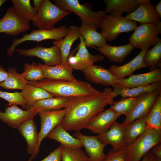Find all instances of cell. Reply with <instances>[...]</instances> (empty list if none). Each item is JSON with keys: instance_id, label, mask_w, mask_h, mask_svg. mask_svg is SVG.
Returning a JSON list of instances; mask_svg holds the SVG:
<instances>
[{"instance_id": "ba28073f", "label": "cell", "mask_w": 161, "mask_h": 161, "mask_svg": "<svg viewBox=\"0 0 161 161\" xmlns=\"http://www.w3.org/2000/svg\"><path fill=\"white\" fill-rule=\"evenodd\" d=\"M80 43L69 54L66 63L73 69L83 71L98 61H103L104 56L100 54L90 53L86 47L83 37H79Z\"/></svg>"}, {"instance_id": "83f0119b", "label": "cell", "mask_w": 161, "mask_h": 161, "mask_svg": "<svg viewBox=\"0 0 161 161\" xmlns=\"http://www.w3.org/2000/svg\"><path fill=\"white\" fill-rule=\"evenodd\" d=\"M20 93L25 101L26 110L33 108L39 100L53 97L44 89L30 84H28Z\"/></svg>"}, {"instance_id": "e0dca14e", "label": "cell", "mask_w": 161, "mask_h": 161, "mask_svg": "<svg viewBox=\"0 0 161 161\" xmlns=\"http://www.w3.org/2000/svg\"><path fill=\"white\" fill-rule=\"evenodd\" d=\"M124 17L128 20L138 22L140 24L156 25L160 22L161 18L150 0L140 4L133 12L127 15Z\"/></svg>"}, {"instance_id": "cb8c5ba5", "label": "cell", "mask_w": 161, "mask_h": 161, "mask_svg": "<svg viewBox=\"0 0 161 161\" xmlns=\"http://www.w3.org/2000/svg\"><path fill=\"white\" fill-rule=\"evenodd\" d=\"M130 42L120 46H112L108 44L100 47H94L95 49L103 55L107 57L112 62L117 64L123 62L134 48Z\"/></svg>"}, {"instance_id": "d4e9b609", "label": "cell", "mask_w": 161, "mask_h": 161, "mask_svg": "<svg viewBox=\"0 0 161 161\" xmlns=\"http://www.w3.org/2000/svg\"><path fill=\"white\" fill-rule=\"evenodd\" d=\"M34 118H31L24 121L17 128L27 143V153L31 155L37 147L38 140V133Z\"/></svg>"}, {"instance_id": "f1b7e54d", "label": "cell", "mask_w": 161, "mask_h": 161, "mask_svg": "<svg viewBox=\"0 0 161 161\" xmlns=\"http://www.w3.org/2000/svg\"><path fill=\"white\" fill-rule=\"evenodd\" d=\"M46 137L58 142L64 146L72 148H81L83 146L81 141L71 135L60 123L52 130Z\"/></svg>"}, {"instance_id": "ffe728a7", "label": "cell", "mask_w": 161, "mask_h": 161, "mask_svg": "<svg viewBox=\"0 0 161 161\" xmlns=\"http://www.w3.org/2000/svg\"><path fill=\"white\" fill-rule=\"evenodd\" d=\"M85 78L93 83L108 86L116 84L117 79L109 69L93 65L83 71Z\"/></svg>"}, {"instance_id": "b9f144b4", "label": "cell", "mask_w": 161, "mask_h": 161, "mask_svg": "<svg viewBox=\"0 0 161 161\" xmlns=\"http://www.w3.org/2000/svg\"><path fill=\"white\" fill-rule=\"evenodd\" d=\"M103 161H125L123 150L115 151L112 149Z\"/></svg>"}, {"instance_id": "5b68a950", "label": "cell", "mask_w": 161, "mask_h": 161, "mask_svg": "<svg viewBox=\"0 0 161 161\" xmlns=\"http://www.w3.org/2000/svg\"><path fill=\"white\" fill-rule=\"evenodd\" d=\"M71 13L61 9L49 0H43L32 21L39 30H50L54 28L56 23Z\"/></svg>"}, {"instance_id": "ab89813d", "label": "cell", "mask_w": 161, "mask_h": 161, "mask_svg": "<svg viewBox=\"0 0 161 161\" xmlns=\"http://www.w3.org/2000/svg\"><path fill=\"white\" fill-rule=\"evenodd\" d=\"M0 97L7 101L8 104L21 106L26 109V105L24 100L20 92H9L0 90Z\"/></svg>"}, {"instance_id": "1f68e13d", "label": "cell", "mask_w": 161, "mask_h": 161, "mask_svg": "<svg viewBox=\"0 0 161 161\" xmlns=\"http://www.w3.org/2000/svg\"><path fill=\"white\" fill-rule=\"evenodd\" d=\"M8 75L4 82L0 84L1 87L7 90H23L28 84L27 80L21 73H18L14 67H9L7 71Z\"/></svg>"}, {"instance_id": "8fae6325", "label": "cell", "mask_w": 161, "mask_h": 161, "mask_svg": "<svg viewBox=\"0 0 161 161\" xmlns=\"http://www.w3.org/2000/svg\"><path fill=\"white\" fill-rule=\"evenodd\" d=\"M15 51L21 55L37 57L47 66H53L61 63V51L59 47L55 45L49 47L39 45L28 49L17 48Z\"/></svg>"}, {"instance_id": "7a4b0ae2", "label": "cell", "mask_w": 161, "mask_h": 161, "mask_svg": "<svg viewBox=\"0 0 161 161\" xmlns=\"http://www.w3.org/2000/svg\"><path fill=\"white\" fill-rule=\"evenodd\" d=\"M28 84L45 89L53 97L68 98L100 94V92L87 82L76 79L61 80L44 78L38 82L28 81Z\"/></svg>"}, {"instance_id": "c3c4849f", "label": "cell", "mask_w": 161, "mask_h": 161, "mask_svg": "<svg viewBox=\"0 0 161 161\" xmlns=\"http://www.w3.org/2000/svg\"><path fill=\"white\" fill-rule=\"evenodd\" d=\"M156 27L159 34H161V21L156 25Z\"/></svg>"}, {"instance_id": "5bb4252c", "label": "cell", "mask_w": 161, "mask_h": 161, "mask_svg": "<svg viewBox=\"0 0 161 161\" xmlns=\"http://www.w3.org/2000/svg\"><path fill=\"white\" fill-rule=\"evenodd\" d=\"M30 28L29 23L18 17L12 7H9L5 14L0 19V33L17 35Z\"/></svg>"}, {"instance_id": "4316f807", "label": "cell", "mask_w": 161, "mask_h": 161, "mask_svg": "<svg viewBox=\"0 0 161 161\" xmlns=\"http://www.w3.org/2000/svg\"><path fill=\"white\" fill-rule=\"evenodd\" d=\"M79 27L80 35L86 47H100L108 44L103 34L97 31L93 27L82 24Z\"/></svg>"}, {"instance_id": "d6a6232c", "label": "cell", "mask_w": 161, "mask_h": 161, "mask_svg": "<svg viewBox=\"0 0 161 161\" xmlns=\"http://www.w3.org/2000/svg\"><path fill=\"white\" fill-rule=\"evenodd\" d=\"M69 98L53 97L37 101L33 107L36 109L38 113L43 111H50L66 108Z\"/></svg>"}, {"instance_id": "3957f363", "label": "cell", "mask_w": 161, "mask_h": 161, "mask_svg": "<svg viewBox=\"0 0 161 161\" xmlns=\"http://www.w3.org/2000/svg\"><path fill=\"white\" fill-rule=\"evenodd\" d=\"M55 4L61 9L72 12L80 18L82 24L91 26L97 30L100 28L106 13L105 10H92L89 3L80 4L78 0H54Z\"/></svg>"}, {"instance_id": "8992f818", "label": "cell", "mask_w": 161, "mask_h": 161, "mask_svg": "<svg viewBox=\"0 0 161 161\" xmlns=\"http://www.w3.org/2000/svg\"><path fill=\"white\" fill-rule=\"evenodd\" d=\"M68 31V27L64 25L50 30H33L29 34L23 35L20 38H16L13 39L11 46L7 50V54L9 56H12L17 46L27 41H36L37 42L46 40L59 41L67 35Z\"/></svg>"}, {"instance_id": "7bdbcfd3", "label": "cell", "mask_w": 161, "mask_h": 161, "mask_svg": "<svg viewBox=\"0 0 161 161\" xmlns=\"http://www.w3.org/2000/svg\"><path fill=\"white\" fill-rule=\"evenodd\" d=\"M151 151L154 154L157 158H161V143L154 146Z\"/></svg>"}, {"instance_id": "2e32d148", "label": "cell", "mask_w": 161, "mask_h": 161, "mask_svg": "<svg viewBox=\"0 0 161 161\" xmlns=\"http://www.w3.org/2000/svg\"><path fill=\"white\" fill-rule=\"evenodd\" d=\"M161 81V69L157 68L147 73L132 75L128 78L117 79L116 84L124 88L148 86Z\"/></svg>"}, {"instance_id": "e575fe53", "label": "cell", "mask_w": 161, "mask_h": 161, "mask_svg": "<svg viewBox=\"0 0 161 161\" xmlns=\"http://www.w3.org/2000/svg\"><path fill=\"white\" fill-rule=\"evenodd\" d=\"M147 129L161 132V94L146 116Z\"/></svg>"}, {"instance_id": "484cf974", "label": "cell", "mask_w": 161, "mask_h": 161, "mask_svg": "<svg viewBox=\"0 0 161 161\" xmlns=\"http://www.w3.org/2000/svg\"><path fill=\"white\" fill-rule=\"evenodd\" d=\"M68 29L67 35L63 39L59 41H54L52 42L54 45H57L60 49L61 63H66L67 58L72 44L81 35L79 27L71 25L68 27Z\"/></svg>"}, {"instance_id": "4fadbf2b", "label": "cell", "mask_w": 161, "mask_h": 161, "mask_svg": "<svg viewBox=\"0 0 161 161\" xmlns=\"http://www.w3.org/2000/svg\"><path fill=\"white\" fill-rule=\"evenodd\" d=\"M38 113L34 107L25 110L13 104L6 107L4 112L0 111V120L13 129H17L23 122Z\"/></svg>"}, {"instance_id": "f907efd6", "label": "cell", "mask_w": 161, "mask_h": 161, "mask_svg": "<svg viewBox=\"0 0 161 161\" xmlns=\"http://www.w3.org/2000/svg\"><path fill=\"white\" fill-rule=\"evenodd\" d=\"M157 161H161V158H157Z\"/></svg>"}, {"instance_id": "ac0fdd59", "label": "cell", "mask_w": 161, "mask_h": 161, "mask_svg": "<svg viewBox=\"0 0 161 161\" xmlns=\"http://www.w3.org/2000/svg\"><path fill=\"white\" fill-rule=\"evenodd\" d=\"M120 116L109 108L93 118L85 129L98 135L102 134L110 129Z\"/></svg>"}, {"instance_id": "30bf717a", "label": "cell", "mask_w": 161, "mask_h": 161, "mask_svg": "<svg viewBox=\"0 0 161 161\" xmlns=\"http://www.w3.org/2000/svg\"><path fill=\"white\" fill-rule=\"evenodd\" d=\"M159 34L156 24H140L134 30L129 40L134 48L141 50L148 49L161 40Z\"/></svg>"}, {"instance_id": "74e56055", "label": "cell", "mask_w": 161, "mask_h": 161, "mask_svg": "<svg viewBox=\"0 0 161 161\" xmlns=\"http://www.w3.org/2000/svg\"><path fill=\"white\" fill-rule=\"evenodd\" d=\"M21 73L28 81L38 82L45 78L42 69L34 62L31 64L25 63L24 71Z\"/></svg>"}, {"instance_id": "8d00e7d4", "label": "cell", "mask_w": 161, "mask_h": 161, "mask_svg": "<svg viewBox=\"0 0 161 161\" xmlns=\"http://www.w3.org/2000/svg\"><path fill=\"white\" fill-rule=\"evenodd\" d=\"M161 58V40L151 49H147L144 54L143 61L147 67H149L150 71L157 68Z\"/></svg>"}, {"instance_id": "9a60e30c", "label": "cell", "mask_w": 161, "mask_h": 161, "mask_svg": "<svg viewBox=\"0 0 161 161\" xmlns=\"http://www.w3.org/2000/svg\"><path fill=\"white\" fill-rule=\"evenodd\" d=\"M73 136L81 141L90 161H103L106 157L104 150L106 145L98 139L97 135H85L79 131Z\"/></svg>"}, {"instance_id": "d6986e66", "label": "cell", "mask_w": 161, "mask_h": 161, "mask_svg": "<svg viewBox=\"0 0 161 161\" xmlns=\"http://www.w3.org/2000/svg\"><path fill=\"white\" fill-rule=\"evenodd\" d=\"M125 127L116 122L104 133L97 135L98 139L106 145L109 144L115 151L123 150L126 146L125 138Z\"/></svg>"}, {"instance_id": "bcb514c9", "label": "cell", "mask_w": 161, "mask_h": 161, "mask_svg": "<svg viewBox=\"0 0 161 161\" xmlns=\"http://www.w3.org/2000/svg\"><path fill=\"white\" fill-rule=\"evenodd\" d=\"M43 0H33V7L37 12L39 9Z\"/></svg>"}, {"instance_id": "60d3db41", "label": "cell", "mask_w": 161, "mask_h": 161, "mask_svg": "<svg viewBox=\"0 0 161 161\" xmlns=\"http://www.w3.org/2000/svg\"><path fill=\"white\" fill-rule=\"evenodd\" d=\"M64 146L61 145L48 155L40 161H61L63 153Z\"/></svg>"}, {"instance_id": "681fc988", "label": "cell", "mask_w": 161, "mask_h": 161, "mask_svg": "<svg viewBox=\"0 0 161 161\" xmlns=\"http://www.w3.org/2000/svg\"><path fill=\"white\" fill-rule=\"evenodd\" d=\"M7 1L6 0H0V7Z\"/></svg>"}, {"instance_id": "52a82bcc", "label": "cell", "mask_w": 161, "mask_h": 161, "mask_svg": "<svg viewBox=\"0 0 161 161\" xmlns=\"http://www.w3.org/2000/svg\"><path fill=\"white\" fill-rule=\"evenodd\" d=\"M137 26V22L128 20L122 16L114 17L106 14L100 28L106 41H112L120 33L134 30Z\"/></svg>"}, {"instance_id": "44dd1931", "label": "cell", "mask_w": 161, "mask_h": 161, "mask_svg": "<svg viewBox=\"0 0 161 161\" xmlns=\"http://www.w3.org/2000/svg\"><path fill=\"white\" fill-rule=\"evenodd\" d=\"M150 0H104L106 13L114 17L122 16L124 12L128 15L133 12L140 4Z\"/></svg>"}, {"instance_id": "f6af8a7d", "label": "cell", "mask_w": 161, "mask_h": 161, "mask_svg": "<svg viewBox=\"0 0 161 161\" xmlns=\"http://www.w3.org/2000/svg\"><path fill=\"white\" fill-rule=\"evenodd\" d=\"M8 75L7 71L0 65V84L6 79Z\"/></svg>"}, {"instance_id": "9c48e42d", "label": "cell", "mask_w": 161, "mask_h": 161, "mask_svg": "<svg viewBox=\"0 0 161 161\" xmlns=\"http://www.w3.org/2000/svg\"><path fill=\"white\" fill-rule=\"evenodd\" d=\"M66 111L67 109L64 108L38 113L40 119L41 129L38 133V143L34 152L27 161H32L37 156L42 141L52 130L61 123Z\"/></svg>"}, {"instance_id": "f546056e", "label": "cell", "mask_w": 161, "mask_h": 161, "mask_svg": "<svg viewBox=\"0 0 161 161\" xmlns=\"http://www.w3.org/2000/svg\"><path fill=\"white\" fill-rule=\"evenodd\" d=\"M112 86L113 92L116 97L120 95L122 98L137 97L145 93L161 89V81L157 82L148 86L132 88L121 87L116 84Z\"/></svg>"}, {"instance_id": "277c9868", "label": "cell", "mask_w": 161, "mask_h": 161, "mask_svg": "<svg viewBox=\"0 0 161 161\" xmlns=\"http://www.w3.org/2000/svg\"><path fill=\"white\" fill-rule=\"evenodd\" d=\"M161 132L147 129L123 150L125 161H140L154 146L161 143Z\"/></svg>"}, {"instance_id": "4dcf8cb0", "label": "cell", "mask_w": 161, "mask_h": 161, "mask_svg": "<svg viewBox=\"0 0 161 161\" xmlns=\"http://www.w3.org/2000/svg\"><path fill=\"white\" fill-rule=\"evenodd\" d=\"M146 116L136 119L125 127V138L126 145L131 143L147 130Z\"/></svg>"}, {"instance_id": "7dc6e473", "label": "cell", "mask_w": 161, "mask_h": 161, "mask_svg": "<svg viewBox=\"0 0 161 161\" xmlns=\"http://www.w3.org/2000/svg\"><path fill=\"white\" fill-rule=\"evenodd\" d=\"M155 10L161 17V1L160 0L159 3L155 7Z\"/></svg>"}, {"instance_id": "ee69618b", "label": "cell", "mask_w": 161, "mask_h": 161, "mask_svg": "<svg viewBox=\"0 0 161 161\" xmlns=\"http://www.w3.org/2000/svg\"><path fill=\"white\" fill-rule=\"evenodd\" d=\"M141 161H157V158L150 150L148 151L142 157Z\"/></svg>"}, {"instance_id": "7402d4cb", "label": "cell", "mask_w": 161, "mask_h": 161, "mask_svg": "<svg viewBox=\"0 0 161 161\" xmlns=\"http://www.w3.org/2000/svg\"><path fill=\"white\" fill-rule=\"evenodd\" d=\"M147 49L141 50L137 56L126 64L121 66L112 65L109 70L117 79H122L132 75L137 70L147 67L143 61L144 54Z\"/></svg>"}, {"instance_id": "603a6c76", "label": "cell", "mask_w": 161, "mask_h": 161, "mask_svg": "<svg viewBox=\"0 0 161 161\" xmlns=\"http://www.w3.org/2000/svg\"><path fill=\"white\" fill-rule=\"evenodd\" d=\"M38 65L44 72V78L49 79L74 80L76 79L72 73L73 69L67 63L49 66L41 63Z\"/></svg>"}, {"instance_id": "f35d334b", "label": "cell", "mask_w": 161, "mask_h": 161, "mask_svg": "<svg viewBox=\"0 0 161 161\" xmlns=\"http://www.w3.org/2000/svg\"><path fill=\"white\" fill-rule=\"evenodd\" d=\"M62 161H90L88 155L81 148L64 146Z\"/></svg>"}, {"instance_id": "836d02e7", "label": "cell", "mask_w": 161, "mask_h": 161, "mask_svg": "<svg viewBox=\"0 0 161 161\" xmlns=\"http://www.w3.org/2000/svg\"><path fill=\"white\" fill-rule=\"evenodd\" d=\"M13 8L17 16L27 22L32 21L37 12L33 8L30 0H11Z\"/></svg>"}, {"instance_id": "6da1fadb", "label": "cell", "mask_w": 161, "mask_h": 161, "mask_svg": "<svg viewBox=\"0 0 161 161\" xmlns=\"http://www.w3.org/2000/svg\"><path fill=\"white\" fill-rule=\"evenodd\" d=\"M115 97L112 89L106 87L99 94L70 98L66 108V114L60 124L66 131L85 129L93 118L104 110L106 106L113 103Z\"/></svg>"}, {"instance_id": "7c38bea8", "label": "cell", "mask_w": 161, "mask_h": 161, "mask_svg": "<svg viewBox=\"0 0 161 161\" xmlns=\"http://www.w3.org/2000/svg\"><path fill=\"white\" fill-rule=\"evenodd\" d=\"M161 94V89L142 94L133 110L121 124L125 127L136 119L146 116L158 96Z\"/></svg>"}, {"instance_id": "d590c367", "label": "cell", "mask_w": 161, "mask_h": 161, "mask_svg": "<svg viewBox=\"0 0 161 161\" xmlns=\"http://www.w3.org/2000/svg\"><path fill=\"white\" fill-rule=\"evenodd\" d=\"M139 99V97L122 98L114 101L110 108L120 116L123 115L127 117L131 113Z\"/></svg>"}]
</instances>
